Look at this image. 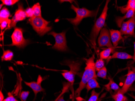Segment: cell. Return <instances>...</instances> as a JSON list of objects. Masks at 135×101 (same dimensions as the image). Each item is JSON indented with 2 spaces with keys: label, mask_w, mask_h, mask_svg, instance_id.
Segmentation results:
<instances>
[{
  "label": "cell",
  "mask_w": 135,
  "mask_h": 101,
  "mask_svg": "<svg viewBox=\"0 0 135 101\" xmlns=\"http://www.w3.org/2000/svg\"><path fill=\"white\" fill-rule=\"evenodd\" d=\"M86 67L82 76L79 87L75 92V97H78L81 95L82 91L85 89L89 80L92 78L97 79L95 62V55L94 54L88 59H85Z\"/></svg>",
  "instance_id": "cell-1"
},
{
  "label": "cell",
  "mask_w": 135,
  "mask_h": 101,
  "mask_svg": "<svg viewBox=\"0 0 135 101\" xmlns=\"http://www.w3.org/2000/svg\"><path fill=\"white\" fill-rule=\"evenodd\" d=\"M110 1L107 0L106 1L105 6L100 16L94 24L93 28L89 36V40L92 45L94 47H95L96 45V39L103 27L105 25V22L107 16V12L108 11V4Z\"/></svg>",
  "instance_id": "cell-2"
},
{
  "label": "cell",
  "mask_w": 135,
  "mask_h": 101,
  "mask_svg": "<svg viewBox=\"0 0 135 101\" xmlns=\"http://www.w3.org/2000/svg\"><path fill=\"white\" fill-rule=\"evenodd\" d=\"M28 21L40 36H43L46 33H49L52 30V27L48 26L50 22L42 17H33L29 18Z\"/></svg>",
  "instance_id": "cell-3"
},
{
  "label": "cell",
  "mask_w": 135,
  "mask_h": 101,
  "mask_svg": "<svg viewBox=\"0 0 135 101\" xmlns=\"http://www.w3.org/2000/svg\"><path fill=\"white\" fill-rule=\"evenodd\" d=\"M71 9L76 13V16L74 18H67L70 23L75 26H77L84 18L89 17H94L96 15V11H90L85 8H79L71 4Z\"/></svg>",
  "instance_id": "cell-4"
},
{
  "label": "cell",
  "mask_w": 135,
  "mask_h": 101,
  "mask_svg": "<svg viewBox=\"0 0 135 101\" xmlns=\"http://www.w3.org/2000/svg\"><path fill=\"white\" fill-rule=\"evenodd\" d=\"M65 65L69 67L70 70L62 73L63 76L69 81L73 86L75 82V76L81 70V62L73 61L66 60L65 62Z\"/></svg>",
  "instance_id": "cell-5"
},
{
  "label": "cell",
  "mask_w": 135,
  "mask_h": 101,
  "mask_svg": "<svg viewBox=\"0 0 135 101\" xmlns=\"http://www.w3.org/2000/svg\"><path fill=\"white\" fill-rule=\"evenodd\" d=\"M12 43L9 46H15L20 48H23L28 44L29 41L24 39L23 30L21 28L16 27L11 36Z\"/></svg>",
  "instance_id": "cell-6"
},
{
  "label": "cell",
  "mask_w": 135,
  "mask_h": 101,
  "mask_svg": "<svg viewBox=\"0 0 135 101\" xmlns=\"http://www.w3.org/2000/svg\"><path fill=\"white\" fill-rule=\"evenodd\" d=\"M66 33V31H63L61 33H59L52 31L48 33V35L53 36L56 41L55 44L52 47V49L61 51H67L68 46L67 45Z\"/></svg>",
  "instance_id": "cell-7"
},
{
  "label": "cell",
  "mask_w": 135,
  "mask_h": 101,
  "mask_svg": "<svg viewBox=\"0 0 135 101\" xmlns=\"http://www.w3.org/2000/svg\"><path fill=\"white\" fill-rule=\"evenodd\" d=\"M98 43L99 47L115 48L111 42L110 31L105 27L103 28L101 30L98 38Z\"/></svg>",
  "instance_id": "cell-8"
},
{
  "label": "cell",
  "mask_w": 135,
  "mask_h": 101,
  "mask_svg": "<svg viewBox=\"0 0 135 101\" xmlns=\"http://www.w3.org/2000/svg\"><path fill=\"white\" fill-rule=\"evenodd\" d=\"M26 17L25 10L23 9L22 4L19 3L18 4V8L16 10L14 16L11 20V22L8 28H11L16 27L17 22L23 21Z\"/></svg>",
  "instance_id": "cell-9"
},
{
  "label": "cell",
  "mask_w": 135,
  "mask_h": 101,
  "mask_svg": "<svg viewBox=\"0 0 135 101\" xmlns=\"http://www.w3.org/2000/svg\"><path fill=\"white\" fill-rule=\"evenodd\" d=\"M135 81V73L129 68L123 86L119 91L123 94L126 93Z\"/></svg>",
  "instance_id": "cell-10"
},
{
  "label": "cell",
  "mask_w": 135,
  "mask_h": 101,
  "mask_svg": "<svg viewBox=\"0 0 135 101\" xmlns=\"http://www.w3.org/2000/svg\"><path fill=\"white\" fill-rule=\"evenodd\" d=\"M44 80V79H42V77L41 76V75H39L36 82L33 81V82H27L24 81V83L26 85L31 88L33 90L35 94V98H36L38 93L41 92H44L45 91V89L41 86V83Z\"/></svg>",
  "instance_id": "cell-11"
},
{
  "label": "cell",
  "mask_w": 135,
  "mask_h": 101,
  "mask_svg": "<svg viewBox=\"0 0 135 101\" xmlns=\"http://www.w3.org/2000/svg\"><path fill=\"white\" fill-rule=\"evenodd\" d=\"M111 42L114 47L118 45L119 42L123 39L122 35L119 30L111 29L109 30Z\"/></svg>",
  "instance_id": "cell-12"
},
{
  "label": "cell",
  "mask_w": 135,
  "mask_h": 101,
  "mask_svg": "<svg viewBox=\"0 0 135 101\" xmlns=\"http://www.w3.org/2000/svg\"><path fill=\"white\" fill-rule=\"evenodd\" d=\"M112 59H119L121 60H129L133 59V56L127 54L126 52H116L114 53L113 55L110 56L108 59L107 62Z\"/></svg>",
  "instance_id": "cell-13"
},
{
  "label": "cell",
  "mask_w": 135,
  "mask_h": 101,
  "mask_svg": "<svg viewBox=\"0 0 135 101\" xmlns=\"http://www.w3.org/2000/svg\"><path fill=\"white\" fill-rule=\"evenodd\" d=\"M135 11L133 10H130L128 11L125 15L123 16L122 17H116L115 19V22H116L117 26L119 28L121 27L123 23L124 22V20L128 19V18H131L135 16Z\"/></svg>",
  "instance_id": "cell-14"
},
{
  "label": "cell",
  "mask_w": 135,
  "mask_h": 101,
  "mask_svg": "<svg viewBox=\"0 0 135 101\" xmlns=\"http://www.w3.org/2000/svg\"><path fill=\"white\" fill-rule=\"evenodd\" d=\"M108 79L109 80V83L104 85L106 90L108 92H110L111 94H112V92L113 90L114 91V93L119 92L120 89L119 85L117 83H115L113 79L109 77H108Z\"/></svg>",
  "instance_id": "cell-15"
},
{
  "label": "cell",
  "mask_w": 135,
  "mask_h": 101,
  "mask_svg": "<svg viewBox=\"0 0 135 101\" xmlns=\"http://www.w3.org/2000/svg\"><path fill=\"white\" fill-rule=\"evenodd\" d=\"M117 9L119 10L121 13L126 14L128 11L133 10L135 11V0H129L126 6L123 7H116Z\"/></svg>",
  "instance_id": "cell-16"
},
{
  "label": "cell",
  "mask_w": 135,
  "mask_h": 101,
  "mask_svg": "<svg viewBox=\"0 0 135 101\" xmlns=\"http://www.w3.org/2000/svg\"><path fill=\"white\" fill-rule=\"evenodd\" d=\"M85 88L87 89V92L88 93L90 90L95 88H100V86L97 81L96 78H92L88 81Z\"/></svg>",
  "instance_id": "cell-17"
},
{
  "label": "cell",
  "mask_w": 135,
  "mask_h": 101,
  "mask_svg": "<svg viewBox=\"0 0 135 101\" xmlns=\"http://www.w3.org/2000/svg\"><path fill=\"white\" fill-rule=\"evenodd\" d=\"M115 48H108L102 51L100 53V59L102 60H108L110 54L114 52Z\"/></svg>",
  "instance_id": "cell-18"
},
{
  "label": "cell",
  "mask_w": 135,
  "mask_h": 101,
  "mask_svg": "<svg viewBox=\"0 0 135 101\" xmlns=\"http://www.w3.org/2000/svg\"><path fill=\"white\" fill-rule=\"evenodd\" d=\"M127 21L128 22V29L129 30L130 35H135L134 30L135 27V15Z\"/></svg>",
  "instance_id": "cell-19"
},
{
  "label": "cell",
  "mask_w": 135,
  "mask_h": 101,
  "mask_svg": "<svg viewBox=\"0 0 135 101\" xmlns=\"http://www.w3.org/2000/svg\"><path fill=\"white\" fill-rule=\"evenodd\" d=\"M112 98L115 101H128V99L124 94L120 93L119 91L112 95Z\"/></svg>",
  "instance_id": "cell-20"
},
{
  "label": "cell",
  "mask_w": 135,
  "mask_h": 101,
  "mask_svg": "<svg viewBox=\"0 0 135 101\" xmlns=\"http://www.w3.org/2000/svg\"><path fill=\"white\" fill-rule=\"evenodd\" d=\"M13 57V52L11 51L10 50H6L4 51L3 53V55L1 57L2 61H9L12 60Z\"/></svg>",
  "instance_id": "cell-21"
},
{
  "label": "cell",
  "mask_w": 135,
  "mask_h": 101,
  "mask_svg": "<svg viewBox=\"0 0 135 101\" xmlns=\"http://www.w3.org/2000/svg\"><path fill=\"white\" fill-rule=\"evenodd\" d=\"M11 16L9 10L5 7H4L1 10L0 12V21L8 19L9 17Z\"/></svg>",
  "instance_id": "cell-22"
},
{
  "label": "cell",
  "mask_w": 135,
  "mask_h": 101,
  "mask_svg": "<svg viewBox=\"0 0 135 101\" xmlns=\"http://www.w3.org/2000/svg\"><path fill=\"white\" fill-rule=\"evenodd\" d=\"M32 8L34 12V17H42L41 6L39 3L34 4Z\"/></svg>",
  "instance_id": "cell-23"
},
{
  "label": "cell",
  "mask_w": 135,
  "mask_h": 101,
  "mask_svg": "<svg viewBox=\"0 0 135 101\" xmlns=\"http://www.w3.org/2000/svg\"><path fill=\"white\" fill-rule=\"evenodd\" d=\"M121 28H120V32L122 35H130L129 31L128 29V22H124L122 25H121Z\"/></svg>",
  "instance_id": "cell-24"
},
{
  "label": "cell",
  "mask_w": 135,
  "mask_h": 101,
  "mask_svg": "<svg viewBox=\"0 0 135 101\" xmlns=\"http://www.w3.org/2000/svg\"><path fill=\"white\" fill-rule=\"evenodd\" d=\"M97 72H98L97 74V77L102 78L104 79H107V69L106 67H104Z\"/></svg>",
  "instance_id": "cell-25"
},
{
  "label": "cell",
  "mask_w": 135,
  "mask_h": 101,
  "mask_svg": "<svg viewBox=\"0 0 135 101\" xmlns=\"http://www.w3.org/2000/svg\"><path fill=\"white\" fill-rule=\"evenodd\" d=\"M102 92L100 93L96 92L95 90H93L91 93V96L88 101H97L99 98V95Z\"/></svg>",
  "instance_id": "cell-26"
},
{
  "label": "cell",
  "mask_w": 135,
  "mask_h": 101,
  "mask_svg": "<svg viewBox=\"0 0 135 101\" xmlns=\"http://www.w3.org/2000/svg\"><path fill=\"white\" fill-rule=\"evenodd\" d=\"M105 62L104 60L100 59L97 60L95 63V68L96 71H98L105 66Z\"/></svg>",
  "instance_id": "cell-27"
},
{
  "label": "cell",
  "mask_w": 135,
  "mask_h": 101,
  "mask_svg": "<svg viewBox=\"0 0 135 101\" xmlns=\"http://www.w3.org/2000/svg\"><path fill=\"white\" fill-rule=\"evenodd\" d=\"M11 22V20L9 19L0 21V27H1V31L7 28V26L8 28H9Z\"/></svg>",
  "instance_id": "cell-28"
},
{
  "label": "cell",
  "mask_w": 135,
  "mask_h": 101,
  "mask_svg": "<svg viewBox=\"0 0 135 101\" xmlns=\"http://www.w3.org/2000/svg\"><path fill=\"white\" fill-rule=\"evenodd\" d=\"M3 4L7 6H11L14 5L19 1L18 0H1Z\"/></svg>",
  "instance_id": "cell-29"
},
{
  "label": "cell",
  "mask_w": 135,
  "mask_h": 101,
  "mask_svg": "<svg viewBox=\"0 0 135 101\" xmlns=\"http://www.w3.org/2000/svg\"><path fill=\"white\" fill-rule=\"evenodd\" d=\"M30 92L28 91H23L20 94V98L22 101H26L27 98L29 96Z\"/></svg>",
  "instance_id": "cell-30"
},
{
  "label": "cell",
  "mask_w": 135,
  "mask_h": 101,
  "mask_svg": "<svg viewBox=\"0 0 135 101\" xmlns=\"http://www.w3.org/2000/svg\"><path fill=\"white\" fill-rule=\"evenodd\" d=\"M25 13L26 17L30 18L34 17V12L32 7L31 8L29 7L26 9L25 10Z\"/></svg>",
  "instance_id": "cell-31"
},
{
  "label": "cell",
  "mask_w": 135,
  "mask_h": 101,
  "mask_svg": "<svg viewBox=\"0 0 135 101\" xmlns=\"http://www.w3.org/2000/svg\"><path fill=\"white\" fill-rule=\"evenodd\" d=\"M3 101H19L16 98L13 97V95L11 93H8V96Z\"/></svg>",
  "instance_id": "cell-32"
},
{
  "label": "cell",
  "mask_w": 135,
  "mask_h": 101,
  "mask_svg": "<svg viewBox=\"0 0 135 101\" xmlns=\"http://www.w3.org/2000/svg\"><path fill=\"white\" fill-rule=\"evenodd\" d=\"M55 101H66V100H64V95H62V96H60L58 97V98Z\"/></svg>",
  "instance_id": "cell-33"
},
{
  "label": "cell",
  "mask_w": 135,
  "mask_h": 101,
  "mask_svg": "<svg viewBox=\"0 0 135 101\" xmlns=\"http://www.w3.org/2000/svg\"><path fill=\"white\" fill-rule=\"evenodd\" d=\"M4 100V96L1 90L0 91V101H3Z\"/></svg>",
  "instance_id": "cell-34"
},
{
  "label": "cell",
  "mask_w": 135,
  "mask_h": 101,
  "mask_svg": "<svg viewBox=\"0 0 135 101\" xmlns=\"http://www.w3.org/2000/svg\"><path fill=\"white\" fill-rule=\"evenodd\" d=\"M61 3H63V2H69L70 3H72L73 2V1H70V0H67V1H66V0H62V1H59Z\"/></svg>",
  "instance_id": "cell-35"
},
{
  "label": "cell",
  "mask_w": 135,
  "mask_h": 101,
  "mask_svg": "<svg viewBox=\"0 0 135 101\" xmlns=\"http://www.w3.org/2000/svg\"><path fill=\"white\" fill-rule=\"evenodd\" d=\"M133 61H135V41L134 44V54H133Z\"/></svg>",
  "instance_id": "cell-36"
},
{
  "label": "cell",
  "mask_w": 135,
  "mask_h": 101,
  "mask_svg": "<svg viewBox=\"0 0 135 101\" xmlns=\"http://www.w3.org/2000/svg\"><path fill=\"white\" fill-rule=\"evenodd\" d=\"M131 69H132V71H133L134 73H135V67L133 66H132L131 67Z\"/></svg>",
  "instance_id": "cell-37"
},
{
  "label": "cell",
  "mask_w": 135,
  "mask_h": 101,
  "mask_svg": "<svg viewBox=\"0 0 135 101\" xmlns=\"http://www.w3.org/2000/svg\"><path fill=\"white\" fill-rule=\"evenodd\" d=\"M128 95H129V96H131L132 98L135 101V96H134V95H133L132 94H128Z\"/></svg>",
  "instance_id": "cell-38"
},
{
  "label": "cell",
  "mask_w": 135,
  "mask_h": 101,
  "mask_svg": "<svg viewBox=\"0 0 135 101\" xmlns=\"http://www.w3.org/2000/svg\"><path fill=\"white\" fill-rule=\"evenodd\" d=\"M3 5H4V4H3V3L1 4H0V9H1V8H2V7Z\"/></svg>",
  "instance_id": "cell-39"
},
{
  "label": "cell",
  "mask_w": 135,
  "mask_h": 101,
  "mask_svg": "<svg viewBox=\"0 0 135 101\" xmlns=\"http://www.w3.org/2000/svg\"></svg>",
  "instance_id": "cell-40"
}]
</instances>
